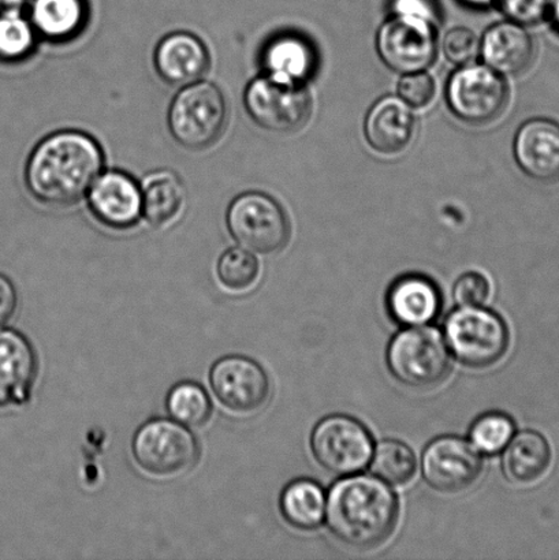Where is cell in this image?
I'll list each match as a JSON object with an SVG mask.
<instances>
[{
  "label": "cell",
  "mask_w": 559,
  "mask_h": 560,
  "mask_svg": "<svg viewBox=\"0 0 559 560\" xmlns=\"http://www.w3.org/2000/svg\"><path fill=\"white\" fill-rule=\"evenodd\" d=\"M31 2V0H0V13L8 11H19L21 8Z\"/></svg>",
  "instance_id": "obj_37"
},
{
  "label": "cell",
  "mask_w": 559,
  "mask_h": 560,
  "mask_svg": "<svg viewBox=\"0 0 559 560\" xmlns=\"http://www.w3.org/2000/svg\"><path fill=\"white\" fill-rule=\"evenodd\" d=\"M502 13L520 25H535L551 11L552 0H494Z\"/></svg>",
  "instance_id": "obj_33"
},
{
  "label": "cell",
  "mask_w": 559,
  "mask_h": 560,
  "mask_svg": "<svg viewBox=\"0 0 559 560\" xmlns=\"http://www.w3.org/2000/svg\"><path fill=\"white\" fill-rule=\"evenodd\" d=\"M550 13L555 15V20L557 22V25L559 26V0H552Z\"/></svg>",
  "instance_id": "obj_39"
},
{
  "label": "cell",
  "mask_w": 559,
  "mask_h": 560,
  "mask_svg": "<svg viewBox=\"0 0 559 560\" xmlns=\"http://www.w3.org/2000/svg\"><path fill=\"white\" fill-rule=\"evenodd\" d=\"M16 291L11 280L0 273V328L13 317L16 307Z\"/></svg>",
  "instance_id": "obj_36"
},
{
  "label": "cell",
  "mask_w": 559,
  "mask_h": 560,
  "mask_svg": "<svg viewBox=\"0 0 559 560\" xmlns=\"http://www.w3.org/2000/svg\"><path fill=\"white\" fill-rule=\"evenodd\" d=\"M153 60L161 79L177 86L200 81L210 69L206 44L189 32H175L162 38Z\"/></svg>",
  "instance_id": "obj_16"
},
{
  "label": "cell",
  "mask_w": 559,
  "mask_h": 560,
  "mask_svg": "<svg viewBox=\"0 0 559 560\" xmlns=\"http://www.w3.org/2000/svg\"><path fill=\"white\" fill-rule=\"evenodd\" d=\"M167 410L174 421L188 428H199L210 420L211 400L199 384L185 382L172 388Z\"/></svg>",
  "instance_id": "obj_27"
},
{
  "label": "cell",
  "mask_w": 559,
  "mask_h": 560,
  "mask_svg": "<svg viewBox=\"0 0 559 560\" xmlns=\"http://www.w3.org/2000/svg\"><path fill=\"white\" fill-rule=\"evenodd\" d=\"M37 32L31 20L19 11L0 13V59L16 62L33 52Z\"/></svg>",
  "instance_id": "obj_28"
},
{
  "label": "cell",
  "mask_w": 559,
  "mask_h": 560,
  "mask_svg": "<svg viewBox=\"0 0 559 560\" xmlns=\"http://www.w3.org/2000/svg\"><path fill=\"white\" fill-rule=\"evenodd\" d=\"M315 65L314 48L299 36L273 38L263 52L267 75L288 84H303L314 73Z\"/></svg>",
  "instance_id": "obj_23"
},
{
  "label": "cell",
  "mask_w": 559,
  "mask_h": 560,
  "mask_svg": "<svg viewBox=\"0 0 559 560\" xmlns=\"http://www.w3.org/2000/svg\"><path fill=\"white\" fill-rule=\"evenodd\" d=\"M228 228L241 248L252 254L272 255L290 238V222L283 208L260 191H246L229 207Z\"/></svg>",
  "instance_id": "obj_6"
},
{
  "label": "cell",
  "mask_w": 559,
  "mask_h": 560,
  "mask_svg": "<svg viewBox=\"0 0 559 560\" xmlns=\"http://www.w3.org/2000/svg\"><path fill=\"white\" fill-rule=\"evenodd\" d=\"M387 365L405 386H440L452 368L445 337L434 327H409L394 337L387 350Z\"/></svg>",
  "instance_id": "obj_4"
},
{
  "label": "cell",
  "mask_w": 559,
  "mask_h": 560,
  "mask_svg": "<svg viewBox=\"0 0 559 560\" xmlns=\"http://www.w3.org/2000/svg\"><path fill=\"white\" fill-rule=\"evenodd\" d=\"M484 474V459L474 444L457 436H442L429 444L423 454L427 485L442 493H463Z\"/></svg>",
  "instance_id": "obj_12"
},
{
  "label": "cell",
  "mask_w": 559,
  "mask_h": 560,
  "mask_svg": "<svg viewBox=\"0 0 559 560\" xmlns=\"http://www.w3.org/2000/svg\"><path fill=\"white\" fill-rule=\"evenodd\" d=\"M228 104L219 86L208 81L185 85L168 108V128L178 144L191 151L207 150L221 139Z\"/></svg>",
  "instance_id": "obj_3"
},
{
  "label": "cell",
  "mask_w": 559,
  "mask_h": 560,
  "mask_svg": "<svg viewBox=\"0 0 559 560\" xmlns=\"http://www.w3.org/2000/svg\"><path fill=\"white\" fill-rule=\"evenodd\" d=\"M486 66L501 75H519L533 65L535 44L517 22H501L486 32L480 44Z\"/></svg>",
  "instance_id": "obj_19"
},
{
  "label": "cell",
  "mask_w": 559,
  "mask_h": 560,
  "mask_svg": "<svg viewBox=\"0 0 559 560\" xmlns=\"http://www.w3.org/2000/svg\"><path fill=\"white\" fill-rule=\"evenodd\" d=\"M394 14L415 15L434 22L435 5L430 0H394Z\"/></svg>",
  "instance_id": "obj_35"
},
{
  "label": "cell",
  "mask_w": 559,
  "mask_h": 560,
  "mask_svg": "<svg viewBox=\"0 0 559 560\" xmlns=\"http://www.w3.org/2000/svg\"><path fill=\"white\" fill-rule=\"evenodd\" d=\"M463 3L474 5V8H485V5H489L494 0H462Z\"/></svg>",
  "instance_id": "obj_38"
},
{
  "label": "cell",
  "mask_w": 559,
  "mask_h": 560,
  "mask_svg": "<svg viewBox=\"0 0 559 560\" xmlns=\"http://www.w3.org/2000/svg\"><path fill=\"white\" fill-rule=\"evenodd\" d=\"M416 120L401 97L387 96L375 103L366 115L364 135L372 150L382 155L401 153L414 139Z\"/></svg>",
  "instance_id": "obj_17"
},
{
  "label": "cell",
  "mask_w": 559,
  "mask_h": 560,
  "mask_svg": "<svg viewBox=\"0 0 559 560\" xmlns=\"http://www.w3.org/2000/svg\"><path fill=\"white\" fill-rule=\"evenodd\" d=\"M210 381L217 398L235 413H256L270 399L267 373L256 361L243 355L223 357L217 361Z\"/></svg>",
  "instance_id": "obj_13"
},
{
  "label": "cell",
  "mask_w": 559,
  "mask_h": 560,
  "mask_svg": "<svg viewBox=\"0 0 559 560\" xmlns=\"http://www.w3.org/2000/svg\"><path fill=\"white\" fill-rule=\"evenodd\" d=\"M326 518L338 540L370 550L382 546L396 530L397 497L375 477L350 476L331 488Z\"/></svg>",
  "instance_id": "obj_2"
},
{
  "label": "cell",
  "mask_w": 559,
  "mask_h": 560,
  "mask_svg": "<svg viewBox=\"0 0 559 560\" xmlns=\"http://www.w3.org/2000/svg\"><path fill=\"white\" fill-rule=\"evenodd\" d=\"M376 47L383 62L397 73L423 71L436 58L434 22L415 15L394 14L377 32Z\"/></svg>",
  "instance_id": "obj_10"
},
{
  "label": "cell",
  "mask_w": 559,
  "mask_h": 560,
  "mask_svg": "<svg viewBox=\"0 0 559 560\" xmlns=\"http://www.w3.org/2000/svg\"><path fill=\"white\" fill-rule=\"evenodd\" d=\"M399 97L410 107L423 108L434 101L436 85L434 79L424 71L404 74L398 84Z\"/></svg>",
  "instance_id": "obj_32"
},
{
  "label": "cell",
  "mask_w": 559,
  "mask_h": 560,
  "mask_svg": "<svg viewBox=\"0 0 559 560\" xmlns=\"http://www.w3.org/2000/svg\"><path fill=\"white\" fill-rule=\"evenodd\" d=\"M86 21L84 0H32L31 22L51 42L70 40L79 35Z\"/></svg>",
  "instance_id": "obj_24"
},
{
  "label": "cell",
  "mask_w": 559,
  "mask_h": 560,
  "mask_svg": "<svg viewBox=\"0 0 559 560\" xmlns=\"http://www.w3.org/2000/svg\"><path fill=\"white\" fill-rule=\"evenodd\" d=\"M551 459V447L546 438L535 431L520 432L503 454V475L514 486H533L544 479Z\"/></svg>",
  "instance_id": "obj_21"
},
{
  "label": "cell",
  "mask_w": 559,
  "mask_h": 560,
  "mask_svg": "<svg viewBox=\"0 0 559 560\" xmlns=\"http://www.w3.org/2000/svg\"><path fill=\"white\" fill-rule=\"evenodd\" d=\"M326 495L317 482L306 479L295 480L284 488L281 510L284 520L294 528L314 530L326 518Z\"/></svg>",
  "instance_id": "obj_25"
},
{
  "label": "cell",
  "mask_w": 559,
  "mask_h": 560,
  "mask_svg": "<svg viewBox=\"0 0 559 560\" xmlns=\"http://www.w3.org/2000/svg\"><path fill=\"white\" fill-rule=\"evenodd\" d=\"M371 470L377 479L394 487L409 485L418 471L412 450L398 441H385L377 444Z\"/></svg>",
  "instance_id": "obj_26"
},
{
  "label": "cell",
  "mask_w": 559,
  "mask_h": 560,
  "mask_svg": "<svg viewBox=\"0 0 559 560\" xmlns=\"http://www.w3.org/2000/svg\"><path fill=\"white\" fill-rule=\"evenodd\" d=\"M142 215L155 228H167L178 221L186 205L183 179L172 170H155L140 185Z\"/></svg>",
  "instance_id": "obj_22"
},
{
  "label": "cell",
  "mask_w": 559,
  "mask_h": 560,
  "mask_svg": "<svg viewBox=\"0 0 559 560\" xmlns=\"http://www.w3.org/2000/svg\"><path fill=\"white\" fill-rule=\"evenodd\" d=\"M449 348L464 365L484 370L496 365L509 349L505 322L480 306H459L445 323Z\"/></svg>",
  "instance_id": "obj_5"
},
{
  "label": "cell",
  "mask_w": 559,
  "mask_h": 560,
  "mask_svg": "<svg viewBox=\"0 0 559 560\" xmlns=\"http://www.w3.org/2000/svg\"><path fill=\"white\" fill-rule=\"evenodd\" d=\"M36 355L30 340L0 328V406L24 405L36 377Z\"/></svg>",
  "instance_id": "obj_18"
},
{
  "label": "cell",
  "mask_w": 559,
  "mask_h": 560,
  "mask_svg": "<svg viewBox=\"0 0 559 560\" xmlns=\"http://www.w3.org/2000/svg\"><path fill=\"white\" fill-rule=\"evenodd\" d=\"M514 156L528 177L540 183L559 180V124L536 118L519 129L514 140Z\"/></svg>",
  "instance_id": "obj_15"
},
{
  "label": "cell",
  "mask_w": 559,
  "mask_h": 560,
  "mask_svg": "<svg viewBox=\"0 0 559 560\" xmlns=\"http://www.w3.org/2000/svg\"><path fill=\"white\" fill-rule=\"evenodd\" d=\"M490 283L476 272L465 273L454 284L453 296L458 306H480L490 296Z\"/></svg>",
  "instance_id": "obj_34"
},
{
  "label": "cell",
  "mask_w": 559,
  "mask_h": 560,
  "mask_svg": "<svg viewBox=\"0 0 559 560\" xmlns=\"http://www.w3.org/2000/svg\"><path fill=\"white\" fill-rule=\"evenodd\" d=\"M244 104L257 125L276 133L303 129L312 114L311 93L303 84H288L268 75L246 86Z\"/></svg>",
  "instance_id": "obj_8"
},
{
  "label": "cell",
  "mask_w": 559,
  "mask_h": 560,
  "mask_svg": "<svg viewBox=\"0 0 559 560\" xmlns=\"http://www.w3.org/2000/svg\"><path fill=\"white\" fill-rule=\"evenodd\" d=\"M443 52L452 63L467 66L478 58L480 52L479 38L469 27H453L443 38Z\"/></svg>",
  "instance_id": "obj_31"
},
{
  "label": "cell",
  "mask_w": 559,
  "mask_h": 560,
  "mask_svg": "<svg viewBox=\"0 0 559 560\" xmlns=\"http://www.w3.org/2000/svg\"><path fill=\"white\" fill-rule=\"evenodd\" d=\"M88 205L98 222L113 229H129L142 215L140 185L117 170L102 173L88 191Z\"/></svg>",
  "instance_id": "obj_14"
},
{
  "label": "cell",
  "mask_w": 559,
  "mask_h": 560,
  "mask_svg": "<svg viewBox=\"0 0 559 560\" xmlns=\"http://www.w3.org/2000/svg\"><path fill=\"white\" fill-rule=\"evenodd\" d=\"M516 432L511 417L503 413H487L475 422L470 430V442L479 453L494 455L505 450Z\"/></svg>",
  "instance_id": "obj_30"
},
{
  "label": "cell",
  "mask_w": 559,
  "mask_h": 560,
  "mask_svg": "<svg viewBox=\"0 0 559 560\" xmlns=\"http://www.w3.org/2000/svg\"><path fill=\"white\" fill-rule=\"evenodd\" d=\"M447 103L464 122L485 125L497 119L509 98L506 81L489 66H463L447 84Z\"/></svg>",
  "instance_id": "obj_11"
},
{
  "label": "cell",
  "mask_w": 559,
  "mask_h": 560,
  "mask_svg": "<svg viewBox=\"0 0 559 560\" xmlns=\"http://www.w3.org/2000/svg\"><path fill=\"white\" fill-rule=\"evenodd\" d=\"M133 454L147 474L175 477L189 471L199 459V444L188 427L177 421H148L136 432Z\"/></svg>",
  "instance_id": "obj_7"
},
{
  "label": "cell",
  "mask_w": 559,
  "mask_h": 560,
  "mask_svg": "<svg viewBox=\"0 0 559 560\" xmlns=\"http://www.w3.org/2000/svg\"><path fill=\"white\" fill-rule=\"evenodd\" d=\"M103 166L102 148L90 135L58 131L33 150L25 170L26 186L43 205H75L88 195Z\"/></svg>",
  "instance_id": "obj_1"
},
{
  "label": "cell",
  "mask_w": 559,
  "mask_h": 560,
  "mask_svg": "<svg viewBox=\"0 0 559 560\" xmlns=\"http://www.w3.org/2000/svg\"><path fill=\"white\" fill-rule=\"evenodd\" d=\"M312 453L330 474L352 476L366 468L374 441L369 430L348 416H330L316 425L311 438Z\"/></svg>",
  "instance_id": "obj_9"
},
{
  "label": "cell",
  "mask_w": 559,
  "mask_h": 560,
  "mask_svg": "<svg viewBox=\"0 0 559 560\" xmlns=\"http://www.w3.org/2000/svg\"><path fill=\"white\" fill-rule=\"evenodd\" d=\"M441 304L436 284L421 276L399 278L387 294V310L393 320L407 327L426 326L434 320Z\"/></svg>",
  "instance_id": "obj_20"
},
{
  "label": "cell",
  "mask_w": 559,
  "mask_h": 560,
  "mask_svg": "<svg viewBox=\"0 0 559 560\" xmlns=\"http://www.w3.org/2000/svg\"><path fill=\"white\" fill-rule=\"evenodd\" d=\"M259 273L260 266L256 256L241 246L224 252L218 262V278L229 290L251 289L259 279Z\"/></svg>",
  "instance_id": "obj_29"
}]
</instances>
